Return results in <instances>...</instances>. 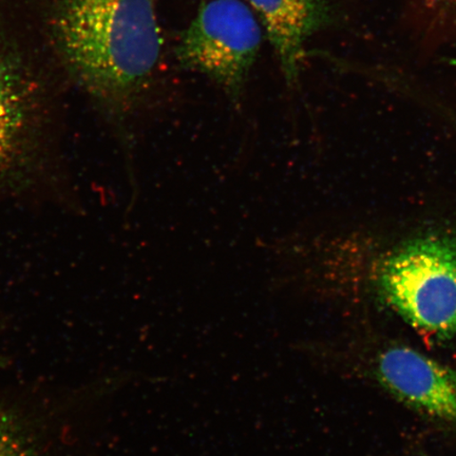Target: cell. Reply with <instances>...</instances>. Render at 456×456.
Wrapping results in <instances>:
<instances>
[{"mask_svg":"<svg viewBox=\"0 0 456 456\" xmlns=\"http://www.w3.org/2000/svg\"><path fill=\"white\" fill-rule=\"evenodd\" d=\"M379 380L418 411L456 420V370L408 346H393L378 362Z\"/></svg>","mask_w":456,"mask_h":456,"instance_id":"4","label":"cell"},{"mask_svg":"<svg viewBox=\"0 0 456 456\" xmlns=\"http://www.w3.org/2000/svg\"><path fill=\"white\" fill-rule=\"evenodd\" d=\"M0 456H32L24 436L4 415H0Z\"/></svg>","mask_w":456,"mask_h":456,"instance_id":"7","label":"cell"},{"mask_svg":"<svg viewBox=\"0 0 456 456\" xmlns=\"http://www.w3.org/2000/svg\"><path fill=\"white\" fill-rule=\"evenodd\" d=\"M275 49L285 81L294 86L305 56V44L326 26L330 10L323 0H248Z\"/></svg>","mask_w":456,"mask_h":456,"instance_id":"5","label":"cell"},{"mask_svg":"<svg viewBox=\"0 0 456 456\" xmlns=\"http://www.w3.org/2000/svg\"><path fill=\"white\" fill-rule=\"evenodd\" d=\"M34 91L26 76L0 61V176L7 173L25 146L34 118Z\"/></svg>","mask_w":456,"mask_h":456,"instance_id":"6","label":"cell"},{"mask_svg":"<svg viewBox=\"0 0 456 456\" xmlns=\"http://www.w3.org/2000/svg\"><path fill=\"white\" fill-rule=\"evenodd\" d=\"M261 41L259 21L248 4L210 0L186 28L175 54L182 67L213 79L238 102Z\"/></svg>","mask_w":456,"mask_h":456,"instance_id":"3","label":"cell"},{"mask_svg":"<svg viewBox=\"0 0 456 456\" xmlns=\"http://www.w3.org/2000/svg\"><path fill=\"white\" fill-rule=\"evenodd\" d=\"M440 9L444 11H456V0H435Z\"/></svg>","mask_w":456,"mask_h":456,"instance_id":"8","label":"cell"},{"mask_svg":"<svg viewBox=\"0 0 456 456\" xmlns=\"http://www.w3.org/2000/svg\"><path fill=\"white\" fill-rule=\"evenodd\" d=\"M381 292L410 326L438 339L456 338V241L414 239L387 256Z\"/></svg>","mask_w":456,"mask_h":456,"instance_id":"2","label":"cell"},{"mask_svg":"<svg viewBox=\"0 0 456 456\" xmlns=\"http://www.w3.org/2000/svg\"><path fill=\"white\" fill-rule=\"evenodd\" d=\"M54 28L73 76L117 112L128 111L161 55L152 0H55Z\"/></svg>","mask_w":456,"mask_h":456,"instance_id":"1","label":"cell"}]
</instances>
